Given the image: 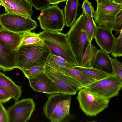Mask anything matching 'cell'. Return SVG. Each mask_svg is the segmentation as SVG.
<instances>
[{"mask_svg":"<svg viewBox=\"0 0 122 122\" xmlns=\"http://www.w3.org/2000/svg\"><path fill=\"white\" fill-rule=\"evenodd\" d=\"M51 54L44 42L20 46L16 50V68L27 69L45 64Z\"/></svg>","mask_w":122,"mask_h":122,"instance_id":"cell-1","label":"cell"},{"mask_svg":"<svg viewBox=\"0 0 122 122\" xmlns=\"http://www.w3.org/2000/svg\"><path fill=\"white\" fill-rule=\"evenodd\" d=\"M86 20L82 13L75 21L66 34L67 39L76 59L77 66H80L89 43L86 31Z\"/></svg>","mask_w":122,"mask_h":122,"instance_id":"cell-2","label":"cell"},{"mask_svg":"<svg viewBox=\"0 0 122 122\" xmlns=\"http://www.w3.org/2000/svg\"><path fill=\"white\" fill-rule=\"evenodd\" d=\"M40 38L51 54L61 56L74 66H77L69 44L66 34L60 32L43 31L39 33Z\"/></svg>","mask_w":122,"mask_h":122,"instance_id":"cell-3","label":"cell"},{"mask_svg":"<svg viewBox=\"0 0 122 122\" xmlns=\"http://www.w3.org/2000/svg\"><path fill=\"white\" fill-rule=\"evenodd\" d=\"M71 97L60 93L51 94L43 107L44 113L51 122L63 121L70 115Z\"/></svg>","mask_w":122,"mask_h":122,"instance_id":"cell-4","label":"cell"},{"mask_svg":"<svg viewBox=\"0 0 122 122\" xmlns=\"http://www.w3.org/2000/svg\"><path fill=\"white\" fill-rule=\"evenodd\" d=\"M122 86V80L111 73L107 77L82 87L102 98L110 100L118 96Z\"/></svg>","mask_w":122,"mask_h":122,"instance_id":"cell-5","label":"cell"},{"mask_svg":"<svg viewBox=\"0 0 122 122\" xmlns=\"http://www.w3.org/2000/svg\"><path fill=\"white\" fill-rule=\"evenodd\" d=\"M79 91L76 99L80 109L87 116H96L108 106L109 100L101 97L82 87Z\"/></svg>","mask_w":122,"mask_h":122,"instance_id":"cell-6","label":"cell"},{"mask_svg":"<svg viewBox=\"0 0 122 122\" xmlns=\"http://www.w3.org/2000/svg\"><path fill=\"white\" fill-rule=\"evenodd\" d=\"M122 10V4L110 0H103L97 2V8L93 18L98 26L112 31L115 18Z\"/></svg>","mask_w":122,"mask_h":122,"instance_id":"cell-7","label":"cell"},{"mask_svg":"<svg viewBox=\"0 0 122 122\" xmlns=\"http://www.w3.org/2000/svg\"><path fill=\"white\" fill-rule=\"evenodd\" d=\"M45 72L58 90L59 93L69 95L76 94L82 86L72 78L47 63Z\"/></svg>","mask_w":122,"mask_h":122,"instance_id":"cell-8","label":"cell"},{"mask_svg":"<svg viewBox=\"0 0 122 122\" xmlns=\"http://www.w3.org/2000/svg\"><path fill=\"white\" fill-rule=\"evenodd\" d=\"M37 19L44 31H61L66 24L64 14L57 5L49 6L41 10Z\"/></svg>","mask_w":122,"mask_h":122,"instance_id":"cell-9","label":"cell"},{"mask_svg":"<svg viewBox=\"0 0 122 122\" xmlns=\"http://www.w3.org/2000/svg\"><path fill=\"white\" fill-rule=\"evenodd\" d=\"M0 25L11 31L21 33L31 31L38 26L37 22L31 17L6 13L0 15Z\"/></svg>","mask_w":122,"mask_h":122,"instance_id":"cell-10","label":"cell"},{"mask_svg":"<svg viewBox=\"0 0 122 122\" xmlns=\"http://www.w3.org/2000/svg\"><path fill=\"white\" fill-rule=\"evenodd\" d=\"M35 107L33 99H24L15 102L7 110L8 122H25L30 118Z\"/></svg>","mask_w":122,"mask_h":122,"instance_id":"cell-11","label":"cell"},{"mask_svg":"<svg viewBox=\"0 0 122 122\" xmlns=\"http://www.w3.org/2000/svg\"><path fill=\"white\" fill-rule=\"evenodd\" d=\"M28 79L30 86L36 92L51 95L59 93L58 90L45 71Z\"/></svg>","mask_w":122,"mask_h":122,"instance_id":"cell-12","label":"cell"},{"mask_svg":"<svg viewBox=\"0 0 122 122\" xmlns=\"http://www.w3.org/2000/svg\"><path fill=\"white\" fill-rule=\"evenodd\" d=\"M94 38L101 49L108 54L111 53L115 38L112 30L98 26Z\"/></svg>","mask_w":122,"mask_h":122,"instance_id":"cell-13","label":"cell"},{"mask_svg":"<svg viewBox=\"0 0 122 122\" xmlns=\"http://www.w3.org/2000/svg\"><path fill=\"white\" fill-rule=\"evenodd\" d=\"M16 51L6 47L0 42V69L5 71L16 68Z\"/></svg>","mask_w":122,"mask_h":122,"instance_id":"cell-14","label":"cell"},{"mask_svg":"<svg viewBox=\"0 0 122 122\" xmlns=\"http://www.w3.org/2000/svg\"><path fill=\"white\" fill-rule=\"evenodd\" d=\"M22 33H16L0 27V42L7 48L16 51L20 46Z\"/></svg>","mask_w":122,"mask_h":122,"instance_id":"cell-15","label":"cell"},{"mask_svg":"<svg viewBox=\"0 0 122 122\" xmlns=\"http://www.w3.org/2000/svg\"><path fill=\"white\" fill-rule=\"evenodd\" d=\"M0 86L8 92L15 102L21 97V87L16 84L10 78L0 71Z\"/></svg>","mask_w":122,"mask_h":122,"instance_id":"cell-16","label":"cell"},{"mask_svg":"<svg viewBox=\"0 0 122 122\" xmlns=\"http://www.w3.org/2000/svg\"><path fill=\"white\" fill-rule=\"evenodd\" d=\"M109 54L101 49L98 50L92 67L109 74L112 73Z\"/></svg>","mask_w":122,"mask_h":122,"instance_id":"cell-17","label":"cell"},{"mask_svg":"<svg viewBox=\"0 0 122 122\" xmlns=\"http://www.w3.org/2000/svg\"><path fill=\"white\" fill-rule=\"evenodd\" d=\"M55 68L72 78L82 87L95 81L80 71L74 68V67Z\"/></svg>","mask_w":122,"mask_h":122,"instance_id":"cell-18","label":"cell"},{"mask_svg":"<svg viewBox=\"0 0 122 122\" xmlns=\"http://www.w3.org/2000/svg\"><path fill=\"white\" fill-rule=\"evenodd\" d=\"M79 5L78 0H67L64 10L66 25L68 27L71 26L78 15V8Z\"/></svg>","mask_w":122,"mask_h":122,"instance_id":"cell-19","label":"cell"},{"mask_svg":"<svg viewBox=\"0 0 122 122\" xmlns=\"http://www.w3.org/2000/svg\"><path fill=\"white\" fill-rule=\"evenodd\" d=\"M1 6L6 13L19 15L25 17L31 18L25 9L14 0H0Z\"/></svg>","mask_w":122,"mask_h":122,"instance_id":"cell-20","label":"cell"},{"mask_svg":"<svg viewBox=\"0 0 122 122\" xmlns=\"http://www.w3.org/2000/svg\"><path fill=\"white\" fill-rule=\"evenodd\" d=\"M74 68L95 81L103 79L110 74L92 67H84L76 66H74Z\"/></svg>","mask_w":122,"mask_h":122,"instance_id":"cell-21","label":"cell"},{"mask_svg":"<svg viewBox=\"0 0 122 122\" xmlns=\"http://www.w3.org/2000/svg\"><path fill=\"white\" fill-rule=\"evenodd\" d=\"M98 51L91 42H89L83 56L80 66L91 67Z\"/></svg>","mask_w":122,"mask_h":122,"instance_id":"cell-22","label":"cell"},{"mask_svg":"<svg viewBox=\"0 0 122 122\" xmlns=\"http://www.w3.org/2000/svg\"><path fill=\"white\" fill-rule=\"evenodd\" d=\"M39 36V33L31 31L22 33V36L20 46L32 45L43 43Z\"/></svg>","mask_w":122,"mask_h":122,"instance_id":"cell-23","label":"cell"},{"mask_svg":"<svg viewBox=\"0 0 122 122\" xmlns=\"http://www.w3.org/2000/svg\"><path fill=\"white\" fill-rule=\"evenodd\" d=\"M84 15L86 19V33L89 42H92L97 26L93 18L87 14Z\"/></svg>","mask_w":122,"mask_h":122,"instance_id":"cell-24","label":"cell"},{"mask_svg":"<svg viewBox=\"0 0 122 122\" xmlns=\"http://www.w3.org/2000/svg\"><path fill=\"white\" fill-rule=\"evenodd\" d=\"M111 55L114 57L122 56V30L119 33V36L115 38Z\"/></svg>","mask_w":122,"mask_h":122,"instance_id":"cell-25","label":"cell"},{"mask_svg":"<svg viewBox=\"0 0 122 122\" xmlns=\"http://www.w3.org/2000/svg\"><path fill=\"white\" fill-rule=\"evenodd\" d=\"M45 64L34 67L29 69H21L20 70L22 72L25 76L28 79L45 72Z\"/></svg>","mask_w":122,"mask_h":122,"instance_id":"cell-26","label":"cell"},{"mask_svg":"<svg viewBox=\"0 0 122 122\" xmlns=\"http://www.w3.org/2000/svg\"><path fill=\"white\" fill-rule=\"evenodd\" d=\"M112 74L118 76L122 80V64L116 58L110 57Z\"/></svg>","mask_w":122,"mask_h":122,"instance_id":"cell-27","label":"cell"},{"mask_svg":"<svg viewBox=\"0 0 122 122\" xmlns=\"http://www.w3.org/2000/svg\"><path fill=\"white\" fill-rule=\"evenodd\" d=\"M47 63L55 67H72L74 66L68 62H65L56 60L52 57L51 55Z\"/></svg>","mask_w":122,"mask_h":122,"instance_id":"cell-28","label":"cell"},{"mask_svg":"<svg viewBox=\"0 0 122 122\" xmlns=\"http://www.w3.org/2000/svg\"><path fill=\"white\" fill-rule=\"evenodd\" d=\"M32 6L36 10H41L49 6V4L48 0H28Z\"/></svg>","mask_w":122,"mask_h":122,"instance_id":"cell-29","label":"cell"},{"mask_svg":"<svg viewBox=\"0 0 122 122\" xmlns=\"http://www.w3.org/2000/svg\"><path fill=\"white\" fill-rule=\"evenodd\" d=\"M122 30V10L116 16L112 29V30L116 32L115 35L119 33Z\"/></svg>","mask_w":122,"mask_h":122,"instance_id":"cell-30","label":"cell"},{"mask_svg":"<svg viewBox=\"0 0 122 122\" xmlns=\"http://www.w3.org/2000/svg\"><path fill=\"white\" fill-rule=\"evenodd\" d=\"M82 13L87 14L93 18V15L95 12L94 9L92 4V2L88 0H85L82 5Z\"/></svg>","mask_w":122,"mask_h":122,"instance_id":"cell-31","label":"cell"},{"mask_svg":"<svg viewBox=\"0 0 122 122\" xmlns=\"http://www.w3.org/2000/svg\"><path fill=\"white\" fill-rule=\"evenodd\" d=\"M12 98L10 94L0 86V103L6 102Z\"/></svg>","mask_w":122,"mask_h":122,"instance_id":"cell-32","label":"cell"},{"mask_svg":"<svg viewBox=\"0 0 122 122\" xmlns=\"http://www.w3.org/2000/svg\"><path fill=\"white\" fill-rule=\"evenodd\" d=\"M20 4L27 11L30 16L33 14L32 6L28 2V0H14Z\"/></svg>","mask_w":122,"mask_h":122,"instance_id":"cell-33","label":"cell"},{"mask_svg":"<svg viewBox=\"0 0 122 122\" xmlns=\"http://www.w3.org/2000/svg\"><path fill=\"white\" fill-rule=\"evenodd\" d=\"M0 122H8L7 111L1 103H0Z\"/></svg>","mask_w":122,"mask_h":122,"instance_id":"cell-34","label":"cell"},{"mask_svg":"<svg viewBox=\"0 0 122 122\" xmlns=\"http://www.w3.org/2000/svg\"><path fill=\"white\" fill-rule=\"evenodd\" d=\"M52 57L57 60L65 62H69L66 59L62 57L59 56L51 54Z\"/></svg>","mask_w":122,"mask_h":122,"instance_id":"cell-35","label":"cell"},{"mask_svg":"<svg viewBox=\"0 0 122 122\" xmlns=\"http://www.w3.org/2000/svg\"><path fill=\"white\" fill-rule=\"evenodd\" d=\"M67 0H48L49 5L56 4L63 2L66 1Z\"/></svg>","mask_w":122,"mask_h":122,"instance_id":"cell-36","label":"cell"},{"mask_svg":"<svg viewBox=\"0 0 122 122\" xmlns=\"http://www.w3.org/2000/svg\"><path fill=\"white\" fill-rule=\"evenodd\" d=\"M112 1L117 3L122 4V0H113Z\"/></svg>","mask_w":122,"mask_h":122,"instance_id":"cell-37","label":"cell"},{"mask_svg":"<svg viewBox=\"0 0 122 122\" xmlns=\"http://www.w3.org/2000/svg\"><path fill=\"white\" fill-rule=\"evenodd\" d=\"M102 0H97V2H100L102 1Z\"/></svg>","mask_w":122,"mask_h":122,"instance_id":"cell-38","label":"cell"},{"mask_svg":"<svg viewBox=\"0 0 122 122\" xmlns=\"http://www.w3.org/2000/svg\"><path fill=\"white\" fill-rule=\"evenodd\" d=\"M1 6V4L0 2V7Z\"/></svg>","mask_w":122,"mask_h":122,"instance_id":"cell-39","label":"cell"},{"mask_svg":"<svg viewBox=\"0 0 122 122\" xmlns=\"http://www.w3.org/2000/svg\"><path fill=\"white\" fill-rule=\"evenodd\" d=\"M96 2H97V0H96Z\"/></svg>","mask_w":122,"mask_h":122,"instance_id":"cell-40","label":"cell"},{"mask_svg":"<svg viewBox=\"0 0 122 122\" xmlns=\"http://www.w3.org/2000/svg\"><path fill=\"white\" fill-rule=\"evenodd\" d=\"M111 0L112 1H113V0Z\"/></svg>","mask_w":122,"mask_h":122,"instance_id":"cell-41","label":"cell"}]
</instances>
